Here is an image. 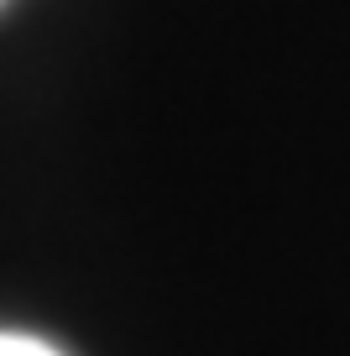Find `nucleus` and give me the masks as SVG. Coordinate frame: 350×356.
<instances>
[{
    "label": "nucleus",
    "instance_id": "1",
    "mask_svg": "<svg viewBox=\"0 0 350 356\" xmlns=\"http://www.w3.org/2000/svg\"><path fill=\"white\" fill-rule=\"evenodd\" d=\"M0 356H63V351H53V346H47V341H37V335L0 330Z\"/></svg>",
    "mask_w": 350,
    "mask_h": 356
},
{
    "label": "nucleus",
    "instance_id": "2",
    "mask_svg": "<svg viewBox=\"0 0 350 356\" xmlns=\"http://www.w3.org/2000/svg\"><path fill=\"white\" fill-rule=\"evenodd\" d=\"M0 6H6V0H0Z\"/></svg>",
    "mask_w": 350,
    "mask_h": 356
}]
</instances>
